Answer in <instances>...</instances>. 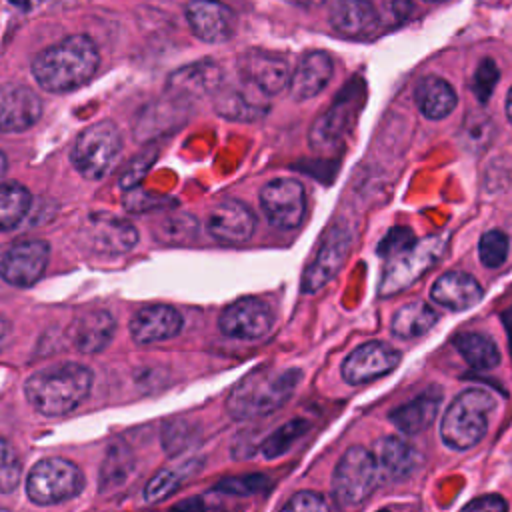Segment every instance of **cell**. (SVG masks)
<instances>
[{
    "mask_svg": "<svg viewBox=\"0 0 512 512\" xmlns=\"http://www.w3.org/2000/svg\"><path fill=\"white\" fill-rule=\"evenodd\" d=\"M4 172H6V156L0 152V178L4 176Z\"/></svg>",
    "mask_w": 512,
    "mask_h": 512,
    "instance_id": "7dc6e473",
    "label": "cell"
},
{
    "mask_svg": "<svg viewBox=\"0 0 512 512\" xmlns=\"http://www.w3.org/2000/svg\"><path fill=\"white\" fill-rule=\"evenodd\" d=\"M354 242V232L350 230L348 224H334L330 230L324 234L314 258L306 266L300 288L304 294L318 292L324 284H328L340 268L346 264L350 250Z\"/></svg>",
    "mask_w": 512,
    "mask_h": 512,
    "instance_id": "9c48e42d",
    "label": "cell"
},
{
    "mask_svg": "<svg viewBox=\"0 0 512 512\" xmlns=\"http://www.w3.org/2000/svg\"><path fill=\"white\" fill-rule=\"evenodd\" d=\"M498 78H500V70L496 66V62L492 58H484L478 66H476V72H474V78H472V92L476 96V100L480 104H486L498 84Z\"/></svg>",
    "mask_w": 512,
    "mask_h": 512,
    "instance_id": "8d00e7d4",
    "label": "cell"
},
{
    "mask_svg": "<svg viewBox=\"0 0 512 512\" xmlns=\"http://www.w3.org/2000/svg\"><path fill=\"white\" fill-rule=\"evenodd\" d=\"M496 410V398L484 388H466L446 408L440 422V438L448 448L468 450L476 446Z\"/></svg>",
    "mask_w": 512,
    "mask_h": 512,
    "instance_id": "277c9868",
    "label": "cell"
},
{
    "mask_svg": "<svg viewBox=\"0 0 512 512\" xmlns=\"http://www.w3.org/2000/svg\"><path fill=\"white\" fill-rule=\"evenodd\" d=\"M438 316L426 302H410L400 306L390 322V330L398 338H416L436 324Z\"/></svg>",
    "mask_w": 512,
    "mask_h": 512,
    "instance_id": "f546056e",
    "label": "cell"
},
{
    "mask_svg": "<svg viewBox=\"0 0 512 512\" xmlns=\"http://www.w3.org/2000/svg\"><path fill=\"white\" fill-rule=\"evenodd\" d=\"M284 510H326L328 504L324 502V498L316 492H310V490H302V492H296L284 506Z\"/></svg>",
    "mask_w": 512,
    "mask_h": 512,
    "instance_id": "60d3db41",
    "label": "cell"
},
{
    "mask_svg": "<svg viewBox=\"0 0 512 512\" xmlns=\"http://www.w3.org/2000/svg\"><path fill=\"white\" fill-rule=\"evenodd\" d=\"M30 208V192L16 184H0V232L14 228Z\"/></svg>",
    "mask_w": 512,
    "mask_h": 512,
    "instance_id": "1f68e13d",
    "label": "cell"
},
{
    "mask_svg": "<svg viewBox=\"0 0 512 512\" xmlns=\"http://www.w3.org/2000/svg\"><path fill=\"white\" fill-rule=\"evenodd\" d=\"M274 312L260 298H240L220 314V330L236 340H258L272 328Z\"/></svg>",
    "mask_w": 512,
    "mask_h": 512,
    "instance_id": "7c38bea8",
    "label": "cell"
},
{
    "mask_svg": "<svg viewBox=\"0 0 512 512\" xmlns=\"http://www.w3.org/2000/svg\"><path fill=\"white\" fill-rule=\"evenodd\" d=\"M186 20L196 38L208 44L224 42L234 32V12L220 0H190Z\"/></svg>",
    "mask_w": 512,
    "mask_h": 512,
    "instance_id": "ac0fdd59",
    "label": "cell"
},
{
    "mask_svg": "<svg viewBox=\"0 0 512 512\" xmlns=\"http://www.w3.org/2000/svg\"><path fill=\"white\" fill-rule=\"evenodd\" d=\"M360 112V92L358 88L340 92L330 108L310 128V144L316 148L336 146L346 132L354 126Z\"/></svg>",
    "mask_w": 512,
    "mask_h": 512,
    "instance_id": "4fadbf2b",
    "label": "cell"
},
{
    "mask_svg": "<svg viewBox=\"0 0 512 512\" xmlns=\"http://www.w3.org/2000/svg\"><path fill=\"white\" fill-rule=\"evenodd\" d=\"M378 466L374 454L362 446H350L336 464L332 476V494L338 506L356 508L374 490Z\"/></svg>",
    "mask_w": 512,
    "mask_h": 512,
    "instance_id": "52a82bcc",
    "label": "cell"
},
{
    "mask_svg": "<svg viewBox=\"0 0 512 512\" xmlns=\"http://www.w3.org/2000/svg\"><path fill=\"white\" fill-rule=\"evenodd\" d=\"M506 116H508V120L512 124V88L508 90V96H506Z\"/></svg>",
    "mask_w": 512,
    "mask_h": 512,
    "instance_id": "f6af8a7d",
    "label": "cell"
},
{
    "mask_svg": "<svg viewBox=\"0 0 512 512\" xmlns=\"http://www.w3.org/2000/svg\"><path fill=\"white\" fill-rule=\"evenodd\" d=\"M400 362V352L386 342L370 340L354 348L342 364V378L348 384H362L392 372Z\"/></svg>",
    "mask_w": 512,
    "mask_h": 512,
    "instance_id": "2e32d148",
    "label": "cell"
},
{
    "mask_svg": "<svg viewBox=\"0 0 512 512\" xmlns=\"http://www.w3.org/2000/svg\"><path fill=\"white\" fill-rule=\"evenodd\" d=\"M50 248L44 240H20L0 254V276L18 288L32 286L46 270Z\"/></svg>",
    "mask_w": 512,
    "mask_h": 512,
    "instance_id": "8fae6325",
    "label": "cell"
},
{
    "mask_svg": "<svg viewBox=\"0 0 512 512\" xmlns=\"http://www.w3.org/2000/svg\"><path fill=\"white\" fill-rule=\"evenodd\" d=\"M222 68L212 60H200L178 68L168 78V90L178 98H202L222 86Z\"/></svg>",
    "mask_w": 512,
    "mask_h": 512,
    "instance_id": "7402d4cb",
    "label": "cell"
},
{
    "mask_svg": "<svg viewBox=\"0 0 512 512\" xmlns=\"http://www.w3.org/2000/svg\"><path fill=\"white\" fill-rule=\"evenodd\" d=\"M20 482V462L12 446L0 438V494L12 492Z\"/></svg>",
    "mask_w": 512,
    "mask_h": 512,
    "instance_id": "74e56055",
    "label": "cell"
},
{
    "mask_svg": "<svg viewBox=\"0 0 512 512\" xmlns=\"http://www.w3.org/2000/svg\"><path fill=\"white\" fill-rule=\"evenodd\" d=\"M464 510H476V512H498L506 510V502L500 496H480L464 506Z\"/></svg>",
    "mask_w": 512,
    "mask_h": 512,
    "instance_id": "b9f144b4",
    "label": "cell"
},
{
    "mask_svg": "<svg viewBox=\"0 0 512 512\" xmlns=\"http://www.w3.org/2000/svg\"><path fill=\"white\" fill-rule=\"evenodd\" d=\"M92 388V372L76 362H64L32 374L24 392L44 416H64L80 406Z\"/></svg>",
    "mask_w": 512,
    "mask_h": 512,
    "instance_id": "3957f363",
    "label": "cell"
},
{
    "mask_svg": "<svg viewBox=\"0 0 512 512\" xmlns=\"http://www.w3.org/2000/svg\"><path fill=\"white\" fill-rule=\"evenodd\" d=\"M40 96L24 84L0 86V132H22L38 122Z\"/></svg>",
    "mask_w": 512,
    "mask_h": 512,
    "instance_id": "d6986e66",
    "label": "cell"
},
{
    "mask_svg": "<svg viewBox=\"0 0 512 512\" xmlns=\"http://www.w3.org/2000/svg\"><path fill=\"white\" fill-rule=\"evenodd\" d=\"M332 72H334V64L330 54L322 50L304 54L296 64V70L290 74L288 88L292 98L302 102L318 96L330 82Z\"/></svg>",
    "mask_w": 512,
    "mask_h": 512,
    "instance_id": "44dd1931",
    "label": "cell"
},
{
    "mask_svg": "<svg viewBox=\"0 0 512 512\" xmlns=\"http://www.w3.org/2000/svg\"><path fill=\"white\" fill-rule=\"evenodd\" d=\"M374 460L378 472L386 474L392 480H402L410 476L416 468V452L396 436H384L374 446Z\"/></svg>",
    "mask_w": 512,
    "mask_h": 512,
    "instance_id": "f1b7e54d",
    "label": "cell"
},
{
    "mask_svg": "<svg viewBox=\"0 0 512 512\" xmlns=\"http://www.w3.org/2000/svg\"><path fill=\"white\" fill-rule=\"evenodd\" d=\"M10 332H12V326H10L8 318H4V316L0 314V348H4L6 342L10 340Z\"/></svg>",
    "mask_w": 512,
    "mask_h": 512,
    "instance_id": "7bdbcfd3",
    "label": "cell"
},
{
    "mask_svg": "<svg viewBox=\"0 0 512 512\" xmlns=\"http://www.w3.org/2000/svg\"><path fill=\"white\" fill-rule=\"evenodd\" d=\"M454 344L460 356L476 370H490L500 362L496 342L482 332H462L456 336Z\"/></svg>",
    "mask_w": 512,
    "mask_h": 512,
    "instance_id": "4dcf8cb0",
    "label": "cell"
},
{
    "mask_svg": "<svg viewBox=\"0 0 512 512\" xmlns=\"http://www.w3.org/2000/svg\"><path fill=\"white\" fill-rule=\"evenodd\" d=\"M238 70L244 82L252 84L266 96L280 94L290 84V66L288 62L266 50H248L238 60Z\"/></svg>",
    "mask_w": 512,
    "mask_h": 512,
    "instance_id": "9a60e30c",
    "label": "cell"
},
{
    "mask_svg": "<svg viewBox=\"0 0 512 512\" xmlns=\"http://www.w3.org/2000/svg\"><path fill=\"white\" fill-rule=\"evenodd\" d=\"M430 296L436 304L454 312H462L476 306L482 300L484 292L474 276L450 270L436 278L430 288Z\"/></svg>",
    "mask_w": 512,
    "mask_h": 512,
    "instance_id": "603a6c76",
    "label": "cell"
},
{
    "mask_svg": "<svg viewBox=\"0 0 512 512\" xmlns=\"http://www.w3.org/2000/svg\"><path fill=\"white\" fill-rule=\"evenodd\" d=\"M496 132V126L490 116L486 114H468L462 124V142L470 150H482L490 144L492 136Z\"/></svg>",
    "mask_w": 512,
    "mask_h": 512,
    "instance_id": "e575fe53",
    "label": "cell"
},
{
    "mask_svg": "<svg viewBox=\"0 0 512 512\" xmlns=\"http://www.w3.org/2000/svg\"><path fill=\"white\" fill-rule=\"evenodd\" d=\"M272 488V482L266 474H244V476H232L224 478L218 486L216 492L228 494V496H258L266 494Z\"/></svg>",
    "mask_w": 512,
    "mask_h": 512,
    "instance_id": "836d02e7",
    "label": "cell"
},
{
    "mask_svg": "<svg viewBox=\"0 0 512 512\" xmlns=\"http://www.w3.org/2000/svg\"><path fill=\"white\" fill-rule=\"evenodd\" d=\"M206 228L208 234L222 244H242L252 238L256 216L244 202L228 198L210 210Z\"/></svg>",
    "mask_w": 512,
    "mask_h": 512,
    "instance_id": "e0dca14e",
    "label": "cell"
},
{
    "mask_svg": "<svg viewBox=\"0 0 512 512\" xmlns=\"http://www.w3.org/2000/svg\"><path fill=\"white\" fill-rule=\"evenodd\" d=\"M478 254L486 268L502 266L508 256V236L498 228L484 232L478 242Z\"/></svg>",
    "mask_w": 512,
    "mask_h": 512,
    "instance_id": "d590c367",
    "label": "cell"
},
{
    "mask_svg": "<svg viewBox=\"0 0 512 512\" xmlns=\"http://www.w3.org/2000/svg\"><path fill=\"white\" fill-rule=\"evenodd\" d=\"M446 248H448V236L432 234L422 240L416 238V242L410 244L408 248L384 258L386 264L378 284V296L388 298L410 288L442 258Z\"/></svg>",
    "mask_w": 512,
    "mask_h": 512,
    "instance_id": "5b68a950",
    "label": "cell"
},
{
    "mask_svg": "<svg viewBox=\"0 0 512 512\" xmlns=\"http://www.w3.org/2000/svg\"><path fill=\"white\" fill-rule=\"evenodd\" d=\"M260 204L270 224L292 230L302 224L306 214L304 186L296 178L270 180L260 192Z\"/></svg>",
    "mask_w": 512,
    "mask_h": 512,
    "instance_id": "30bf717a",
    "label": "cell"
},
{
    "mask_svg": "<svg viewBox=\"0 0 512 512\" xmlns=\"http://www.w3.org/2000/svg\"><path fill=\"white\" fill-rule=\"evenodd\" d=\"M116 330V320L106 310H90L76 318L72 326V342L84 354L104 350Z\"/></svg>",
    "mask_w": 512,
    "mask_h": 512,
    "instance_id": "4316f807",
    "label": "cell"
},
{
    "mask_svg": "<svg viewBox=\"0 0 512 512\" xmlns=\"http://www.w3.org/2000/svg\"><path fill=\"white\" fill-rule=\"evenodd\" d=\"M186 472H176V470H160L146 486L144 490V498L148 502H158L162 498H166L168 494H172L184 480Z\"/></svg>",
    "mask_w": 512,
    "mask_h": 512,
    "instance_id": "f35d334b",
    "label": "cell"
},
{
    "mask_svg": "<svg viewBox=\"0 0 512 512\" xmlns=\"http://www.w3.org/2000/svg\"><path fill=\"white\" fill-rule=\"evenodd\" d=\"M300 378L302 372L294 366H258L232 388L226 400V410L236 420L268 416L294 394Z\"/></svg>",
    "mask_w": 512,
    "mask_h": 512,
    "instance_id": "7a4b0ae2",
    "label": "cell"
},
{
    "mask_svg": "<svg viewBox=\"0 0 512 512\" xmlns=\"http://www.w3.org/2000/svg\"><path fill=\"white\" fill-rule=\"evenodd\" d=\"M504 318V324H506V328H508V334H510V340H512V308L502 316Z\"/></svg>",
    "mask_w": 512,
    "mask_h": 512,
    "instance_id": "bcb514c9",
    "label": "cell"
},
{
    "mask_svg": "<svg viewBox=\"0 0 512 512\" xmlns=\"http://www.w3.org/2000/svg\"><path fill=\"white\" fill-rule=\"evenodd\" d=\"M80 238L94 252L122 254L136 244L138 232L128 220L114 214H92L82 224Z\"/></svg>",
    "mask_w": 512,
    "mask_h": 512,
    "instance_id": "5bb4252c",
    "label": "cell"
},
{
    "mask_svg": "<svg viewBox=\"0 0 512 512\" xmlns=\"http://www.w3.org/2000/svg\"><path fill=\"white\" fill-rule=\"evenodd\" d=\"M84 476L76 464L64 458L40 460L28 474V498L40 506L58 504L80 494Z\"/></svg>",
    "mask_w": 512,
    "mask_h": 512,
    "instance_id": "ba28073f",
    "label": "cell"
},
{
    "mask_svg": "<svg viewBox=\"0 0 512 512\" xmlns=\"http://www.w3.org/2000/svg\"><path fill=\"white\" fill-rule=\"evenodd\" d=\"M414 242H416V236H414L412 228H408V226H394V228H390V230L382 236V240L378 242L376 252H378V256L388 258V256H392V254H396V252L408 248V246L414 244Z\"/></svg>",
    "mask_w": 512,
    "mask_h": 512,
    "instance_id": "ab89813d",
    "label": "cell"
},
{
    "mask_svg": "<svg viewBox=\"0 0 512 512\" xmlns=\"http://www.w3.org/2000/svg\"><path fill=\"white\" fill-rule=\"evenodd\" d=\"M122 150V136L114 122L102 120L84 128L72 148L74 168L90 180L106 176Z\"/></svg>",
    "mask_w": 512,
    "mask_h": 512,
    "instance_id": "8992f818",
    "label": "cell"
},
{
    "mask_svg": "<svg viewBox=\"0 0 512 512\" xmlns=\"http://www.w3.org/2000/svg\"><path fill=\"white\" fill-rule=\"evenodd\" d=\"M330 24L342 36L362 38L378 26V12L370 0H334Z\"/></svg>",
    "mask_w": 512,
    "mask_h": 512,
    "instance_id": "d4e9b609",
    "label": "cell"
},
{
    "mask_svg": "<svg viewBox=\"0 0 512 512\" xmlns=\"http://www.w3.org/2000/svg\"><path fill=\"white\" fill-rule=\"evenodd\" d=\"M182 328V316L168 304H150L140 308L132 322L130 332L138 344H154L176 336Z\"/></svg>",
    "mask_w": 512,
    "mask_h": 512,
    "instance_id": "ffe728a7",
    "label": "cell"
},
{
    "mask_svg": "<svg viewBox=\"0 0 512 512\" xmlns=\"http://www.w3.org/2000/svg\"><path fill=\"white\" fill-rule=\"evenodd\" d=\"M440 402L442 390L438 386H430L410 402L394 408L390 412V420L398 430L406 434H418L434 422V418L438 416Z\"/></svg>",
    "mask_w": 512,
    "mask_h": 512,
    "instance_id": "484cf974",
    "label": "cell"
},
{
    "mask_svg": "<svg viewBox=\"0 0 512 512\" xmlns=\"http://www.w3.org/2000/svg\"><path fill=\"white\" fill-rule=\"evenodd\" d=\"M310 428L308 420L296 418L286 422L284 426H280L276 432H272L264 444H262V452L266 458H278L280 454H284L302 434H306Z\"/></svg>",
    "mask_w": 512,
    "mask_h": 512,
    "instance_id": "d6a6232c",
    "label": "cell"
},
{
    "mask_svg": "<svg viewBox=\"0 0 512 512\" xmlns=\"http://www.w3.org/2000/svg\"><path fill=\"white\" fill-rule=\"evenodd\" d=\"M300 6H304V8H316V6H320V4H324L326 0H296Z\"/></svg>",
    "mask_w": 512,
    "mask_h": 512,
    "instance_id": "ee69618b",
    "label": "cell"
},
{
    "mask_svg": "<svg viewBox=\"0 0 512 512\" xmlns=\"http://www.w3.org/2000/svg\"><path fill=\"white\" fill-rule=\"evenodd\" d=\"M244 82V80H242ZM214 98V108L222 118L234 122H254L260 120L268 112V104L264 102L258 88L244 82V88H218Z\"/></svg>",
    "mask_w": 512,
    "mask_h": 512,
    "instance_id": "cb8c5ba5",
    "label": "cell"
},
{
    "mask_svg": "<svg viewBox=\"0 0 512 512\" xmlns=\"http://www.w3.org/2000/svg\"><path fill=\"white\" fill-rule=\"evenodd\" d=\"M100 64L98 48L86 34L68 36L32 60V76L48 92H72L92 80Z\"/></svg>",
    "mask_w": 512,
    "mask_h": 512,
    "instance_id": "6da1fadb",
    "label": "cell"
},
{
    "mask_svg": "<svg viewBox=\"0 0 512 512\" xmlns=\"http://www.w3.org/2000/svg\"><path fill=\"white\" fill-rule=\"evenodd\" d=\"M414 100L424 118L440 120V118H446L456 108L458 96L448 80L432 74L418 82Z\"/></svg>",
    "mask_w": 512,
    "mask_h": 512,
    "instance_id": "83f0119b",
    "label": "cell"
}]
</instances>
